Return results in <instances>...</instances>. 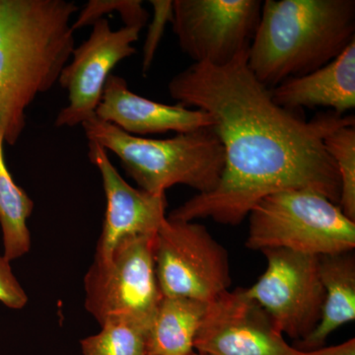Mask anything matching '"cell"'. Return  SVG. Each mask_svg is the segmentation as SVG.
Listing matches in <instances>:
<instances>
[{"label": "cell", "instance_id": "obj_1", "mask_svg": "<svg viewBox=\"0 0 355 355\" xmlns=\"http://www.w3.org/2000/svg\"><path fill=\"white\" fill-rule=\"evenodd\" d=\"M168 91L180 105L211 116L225 166L214 190L198 193L167 218L236 226L266 196L287 190L317 191L340 202V177L324 139L354 125V114L328 111L306 121L282 108L250 69L248 51L221 67L190 65L173 77Z\"/></svg>", "mask_w": 355, "mask_h": 355}, {"label": "cell", "instance_id": "obj_2", "mask_svg": "<svg viewBox=\"0 0 355 355\" xmlns=\"http://www.w3.org/2000/svg\"><path fill=\"white\" fill-rule=\"evenodd\" d=\"M65 0H0V135L14 146L37 96L58 83L76 49Z\"/></svg>", "mask_w": 355, "mask_h": 355}, {"label": "cell", "instance_id": "obj_3", "mask_svg": "<svg viewBox=\"0 0 355 355\" xmlns=\"http://www.w3.org/2000/svg\"><path fill=\"white\" fill-rule=\"evenodd\" d=\"M354 41V0H266L248 65L272 89L321 69Z\"/></svg>", "mask_w": 355, "mask_h": 355}, {"label": "cell", "instance_id": "obj_4", "mask_svg": "<svg viewBox=\"0 0 355 355\" xmlns=\"http://www.w3.org/2000/svg\"><path fill=\"white\" fill-rule=\"evenodd\" d=\"M81 125L88 141L114 153L140 190L153 195H164L176 184L209 193L223 173L225 153L212 128L153 139L128 135L95 116Z\"/></svg>", "mask_w": 355, "mask_h": 355}, {"label": "cell", "instance_id": "obj_5", "mask_svg": "<svg viewBox=\"0 0 355 355\" xmlns=\"http://www.w3.org/2000/svg\"><path fill=\"white\" fill-rule=\"evenodd\" d=\"M248 216L246 246L253 251L286 249L322 256L355 248V221L317 191H277L257 203Z\"/></svg>", "mask_w": 355, "mask_h": 355}, {"label": "cell", "instance_id": "obj_6", "mask_svg": "<svg viewBox=\"0 0 355 355\" xmlns=\"http://www.w3.org/2000/svg\"><path fill=\"white\" fill-rule=\"evenodd\" d=\"M155 235L125 238L108 260L93 263L85 277V307L100 324L114 317L150 324L163 297L156 277Z\"/></svg>", "mask_w": 355, "mask_h": 355}, {"label": "cell", "instance_id": "obj_7", "mask_svg": "<svg viewBox=\"0 0 355 355\" xmlns=\"http://www.w3.org/2000/svg\"><path fill=\"white\" fill-rule=\"evenodd\" d=\"M154 259L166 297L210 303L231 286L227 252L197 222L166 217L155 235Z\"/></svg>", "mask_w": 355, "mask_h": 355}, {"label": "cell", "instance_id": "obj_8", "mask_svg": "<svg viewBox=\"0 0 355 355\" xmlns=\"http://www.w3.org/2000/svg\"><path fill=\"white\" fill-rule=\"evenodd\" d=\"M261 253L268 268L245 293L270 315L282 334L304 340L319 324L323 309L319 256L286 249H266Z\"/></svg>", "mask_w": 355, "mask_h": 355}, {"label": "cell", "instance_id": "obj_9", "mask_svg": "<svg viewBox=\"0 0 355 355\" xmlns=\"http://www.w3.org/2000/svg\"><path fill=\"white\" fill-rule=\"evenodd\" d=\"M261 0H174L173 31L193 64L221 67L249 51Z\"/></svg>", "mask_w": 355, "mask_h": 355}, {"label": "cell", "instance_id": "obj_10", "mask_svg": "<svg viewBox=\"0 0 355 355\" xmlns=\"http://www.w3.org/2000/svg\"><path fill=\"white\" fill-rule=\"evenodd\" d=\"M193 349L203 355H304L243 288L212 301L198 327Z\"/></svg>", "mask_w": 355, "mask_h": 355}, {"label": "cell", "instance_id": "obj_11", "mask_svg": "<svg viewBox=\"0 0 355 355\" xmlns=\"http://www.w3.org/2000/svg\"><path fill=\"white\" fill-rule=\"evenodd\" d=\"M90 37L72 51L71 62L58 83L69 92V105L55 119V127H76L95 116L103 90L119 62L137 53L133 44L141 30L123 27L114 31L106 18L96 21Z\"/></svg>", "mask_w": 355, "mask_h": 355}, {"label": "cell", "instance_id": "obj_12", "mask_svg": "<svg viewBox=\"0 0 355 355\" xmlns=\"http://www.w3.org/2000/svg\"><path fill=\"white\" fill-rule=\"evenodd\" d=\"M88 157L101 173L107 198L104 225L94 260L104 261L125 238L156 234L166 219L167 200L165 193L153 195L128 184L112 164L108 151L96 142L88 141Z\"/></svg>", "mask_w": 355, "mask_h": 355}, {"label": "cell", "instance_id": "obj_13", "mask_svg": "<svg viewBox=\"0 0 355 355\" xmlns=\"http://www.w3.org/2000/svg\"><path fill=\"white\" fill-rule=\"evenodd\" d=\"M95 116L135 137L190 132L214 125L211 116L205 111L141 97L128 88L125 78L114 74L107 79Z\"/></svg>", "mask_w": 355, "mask_h": 355}, {"label": "cell", "instance_id": "obj_14", "mask_svg": "<svg viewBox=\"0 0 355 355\" xmlns=\"http://www.w3.org/2000/svg\"><path fill=\"white\" fill-rule=\"evenodd\" d=\"M273 101L291 112L327 108L345 116L355 107V41L335 60L270 89Z\"/></svg>", "mask_w": 355, "mask_h": 355}, {"label": "cell", "instance_id": "obj_15", "mask_svg": "<svg viewBox=\"0 0 355 355\" xmlns=\"http://www.w3.org/2000/svg\"><path fill=\"white\" fill-rule=\"evenodd\" d=\"M319 273L324 289L321 319L315 330L294 347L300 352L323 347L333 331L355 320L354 254L319 256Z\"/></svg>", "mask_w": 355, "mask_h": 355}, {"label": "cell", "instance_id": "obj_16", "mask_svg": "<svg viewBox=\"0 0 355 355\" xmlns=\"http://www.w3.org/2000/svg\"><path fill=\"white\" fill-rule=\"evenodd\" d=\"M209 303L163 296L147 331L149 355H190Z\"/></svg>", "mask_w": 355, "mask_h": 355}, {"label": "cell", "instance_id": "obj_17", "mask_svg": "<svg viewBox=\"0 0 355 355\" xmlns=\"http://www.w3.org/2000/svg\"><path fill=\"white\" fill-rule=\"evenodd\" d=\"M3 144V137L0 135V226L3 257L11 261L24 256L31 247L27 221L34 209V202L14 182L4 159Z\"/></svg>", "mask_w": 355, "mask_h": 355}, {"label": "cell", "instance_id": "obj_18", "mask_svg": "<svg viewBox=\"0 0 355 355\" xmlns=\"http://www.w3.org/2000/svg\"><path fill=\"white\" fill-rule=\"evenodd\" d=\"M97 335L81 340L83 355H149V324L127 317H114L101 324Z\"/></svg>", "mask_w": 355, "mask_h": 355}, {"label": "cell", "instance_id": "obj_19", "mask_svg": "<svg viewBox=\"0 0 355 355\" xmlns=\"http://www.w3.org/2000/svg\"><path fill=\"white\" fill-rule=\"evenodd\" d=\"M324 148L335 162L340 182V209L355 221V123L336 128L324 137Z\"/></svg>", "mask_w": 355, "mask_h": 355}, {"label": "cell", "instance_id": "obj_20", "mask_svg": "<svg viewBox=\"0 0 355 355\" xmlns=\"http://www.w3.org/2000/svg\"><path fill=\"white\" fill-rule=\"evenodd\" d=\"M113 11L120 14L125 27L141 30L148 22L149 13L140 0H90L79 12L72 29L76 32L85 26L93 25L103 15Z\"/></svg>", "mask_w": 355, "mask_h": 355}, {"label": "cell", "instance_id": "obj_21", "mask_svg": "<svg viewBox=\"0 0 355 355\" xmlns=\"http://www.w3.org/2000/svg\"><path fill=\"white\" fill-rule=\"evenodd\" d=\"M153 17L149 24L144 46L142 69L146 73L153 64L156 51L164 34L166 25L173 20V1L171 0H151Z\"/></svg>", "mask_w": 355, "mask_h": 355}, {"label": "cell", "instance_id": "obj_22", "mask_svg": "<svg viewBox=\"0 0 355 355\" xmlns=\"http://www.w3.org/2000/svg\"><path fill=\"white\" fill-rule=\"evenodd\" d=\"M0 302L11 309H22L28 302V296L14 275L10 261L0 256Z\"/></svg>", "mask_w": 355, "mask_h": 355}, {"label": "cell", "instance_id": "obj_23", "mask_svg": "<svg viewBox=\"0 0 355 355\" xmlns=\"http://www.w3.org/2000/svg\"><path fill=\"white\" fill-rule=\"evenodd\" d=\"M304 355H355V338H352L340 345L304 352Z\"/></svg>", "mask_w": 355, "mask_h": 355}, {"label": "cell", "instance_id": "obj_24", "mask_svg": "<svg viewBox=\"0 0 355 355\" xmlns=\"http://www.w3.org/2000/svg\"><path fill=\"white\" fill-rule=\"evenodd\" d=\"M190 355H203V354H198H198H197V352H193V354H191Z\"/></svg>", "mask_w": 355, "mask_h": 355}]
</instances>
